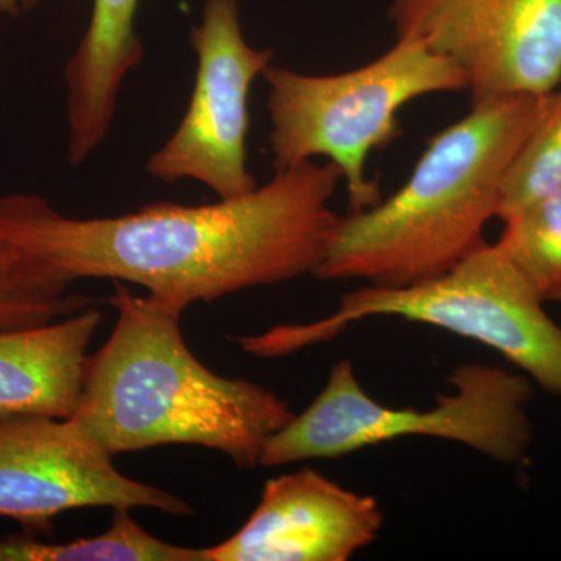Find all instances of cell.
<instances>
[{
    "label": "cell",
    "instance_id": "1",
    "mask_svg": "<svg viewBox=\"0 0 561 561\" xmlns=\"http://www.w3.org/2000/svg\"><path fill=\"white\" fill-rule=\"evenodd\" d=\"M341 180L332 162L306 161L239 197L91 219L66 216L39 195L10 194L0 198V236L72 283L138 284L184 312L313 275L341 219L331 208Z\"/></svg>",
    "mask_w": 561,
    "mask_h": 561
},
{
    "label": "cell",
    "instance_id": "2",
    "mask_svg": "<svg viewBox=\"0 0 561 561\" xmlns=\"http://www.w3.org/2000/svg\"><path fill=\"white\" fill-rule=\"evenodd\" d=\"M114 330L90 356L73 419L111 456L168 445L203 446L239 468L262 453L295 413L272 390L225 378L192 353L183 311L114 280Z\"/></svg>",
    "mask_w": 561,
    "mask_h": 561
},
{
    "label": "cell",
    "instance_id": "3",
    "mask_svg": "<svg viewBox=\"0 0 561 561\" xmlns=\"http://www.w3.org/2000/svg\"><path fill=\"white\" fill-rule=\"evenodd\" d=\"M549 94L471 106L463 119L427 140L400 190L341 216L313 276L412 286L443 275L486 243L483 231L497 219L505 173Z\"/></svg>",
    "mask_w": 561,
    "mask_h": 561
},
{
    "label": "cell",
    "instance_id": "4",
    "mask_svg": "<svg viewBox=\"0 0 561 561\" xmlns=\"http://www.w3.org/2000/svg\"><path fill=\"white\" fill-rule=\"evenodd\" d=\"M545 305L500 249L483 243L440 276L405 287L365 284L346 294L331 316L279 324L238 342L251 356L273 359L332 341L362 320L393 317L482 343L561 398V327Z\"/></svg>",
    "mask_w": 561,
    "mask_h": 561
},
{
    "label": "cell",
    "instance_id": "5",
    "mask_svg": "<svg viewBox=\"0 0 561 561\" xmlns=\"http://www.w3.org/2000/svg\"><path fill=\"white\" fill-rule=\"evenodd\" d=\"M262 77L273 169L327 158L342 173L351 210L382 201L367 161L400 138L401 110L424 95L467 91L453 61L412 38H397L381 57L346 72L312 76L271 65Z\"/></svg>",
    "mask_w": 561,
    "mask_h": 561
},
{
    "label": "cell",
    "instance_id": "6",
    "mask_svg": "<svg viewBox=\"0 0 561 561\" xmlns=\"http://www.w3.org/2000/svg\"><path fill=\"white\" fill-rule=\"evenodd\" d=\"M448 381L451 391L431 409H397L373 400L353 362H337L312 404L273 435L260 467L337 459L408 437L459 443L501 463L523 461L534 437L531 379L472 362L454 368Z\"/></svg>",
    "mask_w": 561,
    "mask_h": 561
},
{
    "label": "cell",
    "instance_id": "7",
    "mask_svg": "<svg viewBox=\"0 0 561 561\" xmlns=\"http://www.w3.org/2000/svg\"><path fill=\"white\" fill-rule=\"evenodd\" d=\"M191 46L197 73L190 106L147 161V173L162 183L197 181L219 198L249 194L257 187L247 150L251 87L272 65L273 51L247 43L238 0H208Z\"/></svg>",
    "mask_w": 561,
    "mask_h": 561
},
{
    "label": "cell",
    "instance_id": "8",
    "mask_svg": "<svg viewBox=\"0 0 561 561\" xmlns=\"http://www.w3.org/2000/svg\"><path fill=\"white\" fill-rule=\"evenodd\" d=\"M389 20L463 72L471 106L561 84V0H393Z\"/></svg>",
    "mask_w": 561,
    "mask_h": 561
},
{
    "label": "cell",
    "instance_id": "9",
    "mask_svg": "<svg viewBox=\"0 0 561 561\" xmlns=\"http://www.w3.org/2000/svg\"><path fill=\"white\" fill-rule=\"evenodd\" d=\"M98 507L194 515L190 502L171 491L117 470L113 456L73 419L0 420V518L35 534L49 531L61 513Z\"/></svg>",
    "mask_w": 561,
    "mask_h": 561
},
{
    "label": "cell",
    "instance_id": "10",
    "mask_svg": "<svg viewBox=\"0 0 561 561\" xmlns=\"http://www.w3.org/2000/svg\"><path fill=\"white\" fill-rule=\"evenodd\" d=\"M376 497L305 470L268 479L241 529L206 548L208 561H346L376 541Z\"/></svg>",
    "mask_w": 561,
    "mask_h": 561
},
{
    "label": "cell",
    "instance_id": "11",
    "mask_svg": "<svg viewBox=\"0 0 561 561\" xmlns=\"http://www.w3.org/2000/svg\"><path fill=\"white\" fill-rule=\"evenodd\" d=\"M102 320L91 306L51 323L0 330V420L73 416Z\"/></svg>",
    "mask_w": 561,
    "mask_h": 561
},
{
    "label": "cell",
    "instance_id": "12",
    "mask_svg": "<svg viewBox=\"0 0 561 561\" xmlns=\"http://www.w3.org/2000/svg\"><path fill=\"white\" fill-rule=\"evenodd\" d=\"M139 0H94L90 25L65 66L68 161L77 168L105 142L124 81L140 65Z\"/></svg>",
    "mask_w": 561,
    "mask_h": 561
},
{
    "label": "cell",
    "instance_id": "13",
    "mask_svg": "<svg viewBox=\"0 0 561 561\" xmlns=\"http://www.w3.org/2000/svg\"><path fill=\"white\" fill-rule=\"evenodd\" d=\"M0 561H208L205 549L172 545L149 534L128 508H113V522L98 537L41 541L33 534L0 538Z\"/></svg>",
    "mask_w": 561,
    "mask_h": 561
},
{
    "label": "cell",
    "instance_id": "14",
    "mask_svg": "<svg viewBox=\"0 0 561 561\" xmlns=\"http://www.w3.org/2000/svg\"><path fill=\"white\" fill-rule=\"evenodd\" d=\"M72 280L0 236V330L38 327L94 306Z\"/></svg>",
    "mask_w": 561,
    "mask_h": 561
},
{
    "label": "cell",
    "instance_id": "15",
    "mask_svg": "<svg viewBox=\"0 0 561 561\" xmlns=\"http://www.w3.org/2000/svg\"><path fill=\"white\" fill-rule=\"evenodd\" d=\"M504 221L494 245L545 302H561V190L526 203Z\"/></svg>",
    "mask_w": 561,
    "mask_h": 561
},
{
    "label": "cell",
    "instance_id": "16",
    "mask_svg": "<svg viewBox=\"0 0 561 561\" xmlns=\"http://www.w3.org/2000/svg\"><path fill=\"white\" fill-rule=\"evenodd\" d=\"M561 190V84L513 158L501 187L497 219L531 201Z\"/></svg>",
    "mask_w": 561,
    "mask_h": 561
},
{
    "label": "cell",
    "instance_id": "17",
    "mask_svg": "<svg viewBox=\"0 0 561 561\" xmlns=\"http://www.w3.org/2000/svg\"><path fill=\"white\" fill-rule=\"evenodd\" d=\"M39 0H0V13L16 16L22 11L31 10Z\"/></svg>",
    "mask_w": 561,
    "mask_h": 561
}]
</instances>
